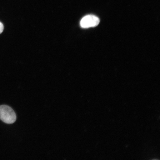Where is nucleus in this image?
I'll use <instances>...</instances> for the list:
<instances>
[{
    "label": "nucleus",
    "mask_w": 160,
    "mask_h": 160,
    "mask_svg": "<svg viewBox=\"0 0 160 160\" xmlns=\"http://www.w3.org/2000/svg\"><path fill=\"white\" fill-rule=\"evenodd\" d=\"M17 119L15 112L9 106L6 105L0 106V119L4 122L12 124Z\"/></svg>",
    "instance_id": "nucleus-1"
},
{
    "label": "nucleus",
    "mask_w": 160,
    "mask_h": 160,
    "mask_svg": "<svg viewBox=\"0 0 160 160\" xmlns=\"http://www.w3.org/2000/svg\"><path fill=\"white\" fill-rule=\"evenodd\" d=\"M100 20L95 15H88L84 17L80 22V25L83 28L95 27L99 25Z\"/></svg>",
    "instance_id": "nucleus-2"
},
{
    "label": "nucleus",
    "mask_w": 160,
    "mask_h": 160,
    "mask_svg": "<svg viewBox=\"0 0 160 160\" xmlns=\"http://www.w3.org/2000/svg\"><path fill=\"white\" fill-rule=\"evenodd\" d=\"M4 29V27L3 24L0 22V34L2 32Z\"/></svg>",
    "instance_id": "nucleus-3"
}]
</instances>
